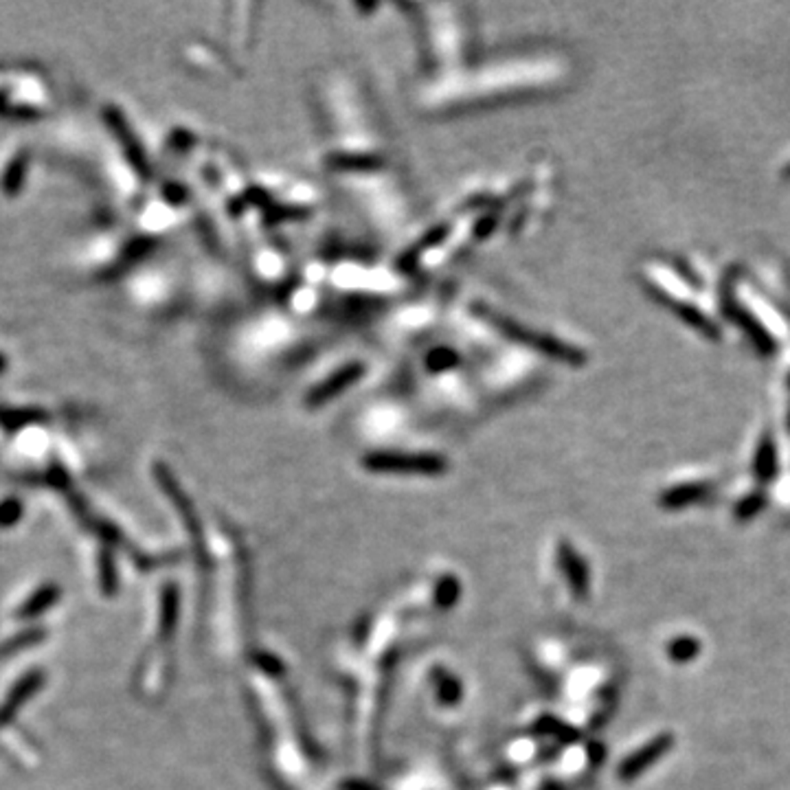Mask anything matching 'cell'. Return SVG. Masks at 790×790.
Masks as SVG:
<instances>
[{"mask_svg":"<svg viewBox=\"0 0 790 790\" xmlns=\"http://www.w3.org/2000/svg\"><path fill=\"white\" fill-rule=\"evenodd\" d=\"M472 312H476V316L483 319L485 323L497 327L505 339L514 340V343L518 345H525V347L534 349V352L542 354V356L567 360V363H573V360L579 358L578 349L569 347V345L563 343V340H555L551 339V336L540 334V331L531 330V327H525L523 323H518V321H514L512 316L494 310V307L483 306V303H475V306H472Z\"/></svg>","mask_w":790,"mask_h":790,"instance_id":"1","label":"cell"},{"mask_svg":"<svg viewBox=\"0 0 790 790\" xmlns=\"http://www.w3.org/2000/svg\"><path fill=\"white\" fill-rule=\"evenodd\" d=\"M364 466L378 472H422L435 475L443 470V459L437 455H402V452H376L364 459Z\"/></svg>","mask_w":790,"mask_h":790,"instance_id":"2","label":"cell"},{"mask_svg":"<svg viewBox=\"0 0 790 790\" xmlns=\"http://www.w3.org/2000/svg\"><path fill=\"white\" fill-rule=\"evenodd\" d=\"M363 373H364L363 363L345 364V367H340L339 371H334L331 376H327L325 380H321L319 385L306 395V404L310 406V409L327 404L330 400H334V397H339L347 389H352L360 378H363Z\"/></svg>","mask_w":790,"mask_h":790,"instance_id":"3","label":"cell"},{"mask_svg":"<svg viewBox=\"0 0 790 790\" xmlns=\"http://www.w3.org/2000/svg\"><path fill=\"white\" fill-rule=\"evenodd\" d=\"M448 235H451V224L448 222L435 224V227H431V231L424 233L418 242H413V244L409 246V251L402 252L400 259H397V268L404 270V273H411V270L422 261V257L427 255V252H431L435 246L442 244Z\"/></svg>","mask_w":790,"mask_h":790,"instance_id":"4","label":"cell"},{"mask_svg":"<svg viewBox=\"0 0 790 790\" xmlns=\"http://www.w3.org/2000/svg\"><path fill=\"white\" fill-rule=\"evenodd\" d=\"M331 167H340V170H373V167H380V158L378 156H345L330 161Z\"/></svg>","mask_w":790,"mask_h":790,"instance_id":"5","label":"cell"}]
</instances>
